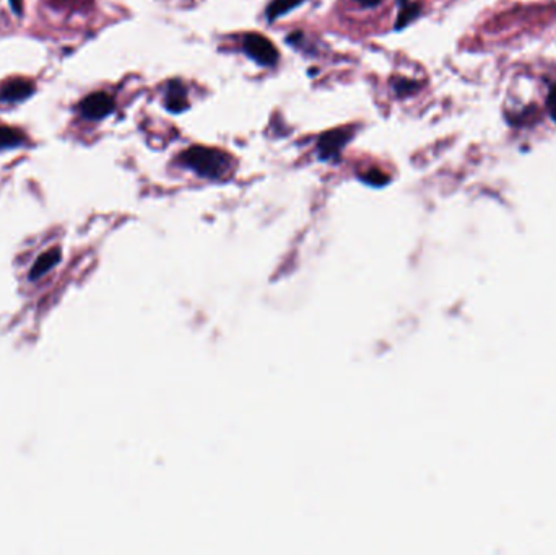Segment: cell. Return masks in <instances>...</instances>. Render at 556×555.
Listing matches in <instances>:
<instances>
[{"label":"cell","instance_id":"1","mask_svg":"<svg viewBox=\"0 0 556 555\" xmlns=\"http://www.w3.org/2000/svg\"><path fill=\"white\" fill-rule=\"evenodd\" d=\"M179 163L189 168L195 174L208 179H218L225 176L230 169V155L223 154L217 148H208L202 145H194L184 150L179 155Z\"/></svg>","mask_w":556,"mask_h":555},{"label":"cell","instance_id":"2","mask_svg":"<svg viewBox=\"0 0 556 555\" xmlns=\"http://www.w3.org/2000/svg\"><path fill=\"white\" fill-rule=\"evenodd\" d=\"M243 49L249 59L262 67H274L278 62V51L270 39L257 33H249L243 39Z\"/></svg>","mask_w":556,"mask_h":555},{"label":"cell","instance_id":"3","mask_svg":"<svg viewBox=\"0 0 556 555\" xmlns=\"http://www.w3.org/2000/svg\"><path fill=\"white\" fill-rule=\"evenodd\" d=\"M353 139V129L350 128H339V129H332L324 132L321 137H319L317 145H316V154L319 156V160L322 161H329V160H337L341 154L347 143Z\"/></svg>","mask_w":556,"mask_h":555},{"label":"cell","instance_id":"4","mask_svg":"<svg viewBox=\"0 0 556 555\" xmlns=\"http://www.w3.org/2000/svg\"><path fill=\"white\" fill-rule=\"evenodd\" d=\"M116 109L112 96L104 91H96L83 98L78 104V113L86 121H101L109 115H112Z\"/></svg>","mask_w":556,"mask_h":555},{"label":"cell","instance_id":"5","mask_svg":"<svg viewBox=\"0 0 556 555\" xmlns=\"http://www.w3.org/2000/svg\"><path fill=\"white\" fill-rule=\"evenodd\" d=\"M34 93V85L26 78H8L0 85V103L15 104L28 99Z\"/></svg>","mask_w":556,"mask_h":555},{"label":"cell","instance_id":"6","mask_svg":"<svg viewBox=\"0 0 556 555\" xmlns=\"http://www.w3.org/2000/svg\"><path fill=\"white\" fill-rule=\"evenodd\" d=\"M165 108L169 113L179 115L189 109V98H187V90L179 80H169L166 85L165 93Z\"/></svg>","mask_w":556,"mask_h":555},{"label":"cell","instance_id":"7","mask_svg":"<svg viewBox=\"0 0 556 555\" xmlns=\"http://www.w3.org/2000/svg\"><path fill=\"white\" fill-rule=\"evenodd\" d=\"M59 262H60V249L59 248L49 249V251L43 252V255L36 259V262L33 264L29 279H32V281H36V279L43 277V275L49 272L52 268H56Z\"/></svg>","mask_w":556,"mask_h":555},{"label":"cell","instance_id":"8","mask_svg":"<svg viewBox=\"0 0 556 555\" xmlns=\"http://www.w3.org/2000/svg\"><path fill=\"white\" fill-rule=\"evenodd\" d=\"M398 15L397 21L394 25V28L397 32L404 29L407 25H410L411 21H415L422 13V5L418 2H410V0H398Z\"/></svg>","mask_w":556,"mask_h":555},{"label":"cell","instance_id":"9","mask_svg":"<svg viewBox=\"0 0 556 555\" xmlns=\"http://www.w3.org/2000/svg\"><path fill=\"white\" fill-rule=\"evenodd\" d=\"M26 135L20 129L8 128V126H0V150H10V148H19L25 143Z\"/></svg>","mask_w":556,"mask_h":555},{"label":"cell","instance_id":"10","mask_svg":"<svg viewBox=\"0 0 556 555\" xmlns=\"http://www.w3.org/2000/svg\"><path fill=\"white\" fill-rule=\"evenodd\" d=\"M304 0H272L270 2V5L267 7V20L269 21H275L280 16H283L285 13H288L293 8L300 7L301 3H303Z\"/></svg>","mask_w":556,"mask_h":555},{"label":"cell","instance_id":"11","mask_svg":"<svg viewBox=\"0 0 556 555\" xmlns=\"http://www.w3.org/2000/svg\"><path fill=\"white\" fill-rule=\"evenodd\" d=\"M391 88L397 98H404V96L413 95L420 88V85L417 82L410 80V78L394 77L391 80Z\"/></svg>","mask_w":556,"mask_h":555},{"label":"cell","instance_id":"12","mask_svg":"<svg viewBox=\"0 0 556 555\" xmlns=\"http://www.w3.org/2000/svg\"><path fill=\"white\" fill-rule=\"evenodd\" d=\"M360 179L363 182H366V185L370 186H376V187H380V186H386L389 181H391V178L387 176L386 173H383L380 169H367L365 174H361Z\"/></svg>","mask_w":556,"mask_h":555},{"label":"cell","instance_id":"13","mask_svg":"<svg viewBox=\"0 0 556 555\" xmlns=\"http://www.w3.org/2000/svg\"><path fill=\"white\" fill-rule=\"evenodd\" d=\"M546 108H548L551 119L556 122V85L551 86L548 98H546Z\"/></svg>","mask_w":556,"mask_h":555},{"label":"cell","instance_id":"14","mask_svg":"<svg viewBox=\"0 0 556 555\" xmlns=\"http://www.w3.org/2000/svg\"><path fill=\"white\" fill-rule=\"evenodd\" d=\"M10 2V8L15 13L16 16L21 15V12H23V0H8Z\"/></svg>","mask_w":556,"mask_h":555},{"label":"cell","instance_id":"15","mask_svg":"<svg viewBox=\"0 0 556 555\" xmlns=\"http://www.w3.org/2000/svg\"><path fill=\"white\" fill-rule=\"evenodd\" d=\"M354 2H356V3H360L361 7H366V8H374V7L380 5V2H383V0H354Z\"/></svg>","mask_w":556,"mask_h":555}]
</instances>
